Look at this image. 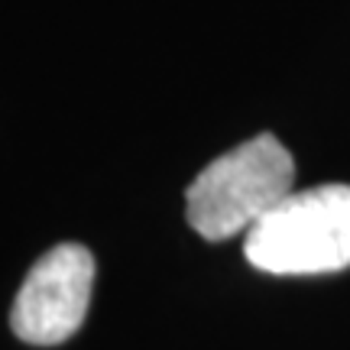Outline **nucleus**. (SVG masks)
<instances>
[{
  "label": "nucleus",
  "mask_w": 350,
  "mask_h": 350,
  "mask_svg": "<svg viewBox=\"0 0 350 350\" xmlns=\"http://www.w3.org/2000/svg\"><path fill=\"white\" fill-rule=\"evenodd\" d=\"M292 191V152L273 133H260L195 175L185 191V214L204 240H227L253 230Z\"/></svg>",
  "instance_id": "1"
},
{
  "label": "nucleus",
  "mask_w": 350,
  "mask_h": 350,
  "mask_svg": "<svg viewBox=\"0 0 350 350\" xmlns=\"http://www.w3.org/2000/svg\"><path fill=\"white\" fill-rule=\"evenodd\" d=\"M250 266L273 275H318L350 266V185L292 191L243 234Z\"/></svg>",
  "instance_id": "2"
},
{
  "label": "nucleus",
  "mask_w": 350,
  "mask_h": 350,
  "mask_svg": "<svg viewBox=\"0 0 350 350\" xmlns=\"http://www.w3.org/2000/svg\"><path fill=\"white\" fill-rule=\"evenodd\" d=\"M94 292V256L81 243H59L42 253L13 301V334L36 347H55L85 325Z\"/></svg>",
  "instance_id": "3"
}]
</instances>
